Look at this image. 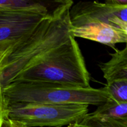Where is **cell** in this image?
Instances as JSON below:
<instances>
[{"mask_svg":"<svg viewBox=\"0 0 127 127\" xmlns=\"http://www.w3.org/2000/svg\"><path fill=\"white\" fill-rule=\"evenodd\" d=\"M73 3L66 6L53 17L45 18L32 32L12 46L0 68L1 88L38 58L69 39L71 36L69 11Z\"/></svg>","mask_w":127,"mask_h":127,"instance_id":"6da1fadb","label":"cell"},{"mask_svg":"<svg viewBox=\"0 0 127 127\" xmlns=\"http://www.w3.org/2000/svg\"><path fill=\"white\" fill-rule=\"evenodd\" d=\"M14 81L55 83L87 88L90 87V74L78 42L71 36L66 42L24 69Z\"/></svg>","mask_w":127,"mask_h":127,"instance_id":"7a4b0ae2","label":"cell"},{"mask_svg":"<svg viewBox=\"0 0 127 127\" xmlns=\"http://www.w3.org/2000/svg\"><path fill=\"white\" fill-rule=\"evenodd\" d=\"M6 102L99 106L110 97L106 87L95 89L49 83L14 81L1 88Z\"/></svg>","mask_w":127,"mask_h":127,"instance_id":"3957f363","label":"cell"},{"mask_svg":"<svg viewBox=\"0 0 127 127\" xmlns=\"http://www.w3.org/2000/svg\"><path fill=\"white\" fill-rule=\"evenodd\" d=\"M88 108L89 105L84 104L14 102L4 100L6 116L27 127L68 126L83 120L88 114Z\"/></svg>","mask_w":127,"mask_h":127,"instance_id":"277c9868","label":"cell"},{"mask_svg":"<svg viewBox=\"0 0 127 127\" xmlns=\"http://www.w3.org/2000/svg\"><path fill=\"white\" fill-rule=\"evenodd\" d=\"M70 26L86 23H104L127 31V1H79L69 11Z\"/></svg>","mask_w":127,"mask_h":127,"instance_id":"5b68a950","label":"cell"},{"mask_svg":"<svg viewBox=\"0 0 127 127\" xmlns=\"http://www.w3.org/2000/svg\"><path fill=\"white\" fill-rule=\"evenodd\" d=\"M47 17L51 16L24 11H0V44L17 43Z\"/></svg>","mask_w":127,"mask_h":127,"instance_id":"8992f818","label":"cell"},{"mask_svg":"<svg viewBox=\"0 0 127 127\" xmlns=\"http://www.w3.org/2000/svg\"><path fill=\"white\" fill-rule=\"evenodd\" d=\"M69 33L74 38L99 42L114 47L116 43H127V31L104 23H86L69 26Z\"/></svg>","mask_w":127,"mask_h":127,"instance_id":"52a82bcc","label":"cell"},{"mask_svg":"<svg viewBox=\"0 0 127 127\" xmlns=\"http://www.w3.org/2000/svg\"><path fill=\"white\" fill-rule=\"evenodd\" d=\"M72 2L69 0H0V11H24L53 17Z\"/></svg>","mask_w":127,"mask_h":127,"instance_id":"ba28073f","label":"cell"},{"mask_svg":"<svg viewBox=\"0 0 127 127\" xmlns=\"http://www.w3.org/2000/svg\"><path fill=\"white\" fill-rule=\"evenodd\" d=\"M111 58L99 64L107 83L117 80H127V47L122 50H115L110 53Z\"/></svg>","mask_w":127,"mask_h":127,"instance_id":"9c48e42d","label":"cell"},{"mask_svg":"<svg viewBox=\"0 0 127 127\" xmlns=\"http://www.w3.org/2000/svg\"><path fill=\"white\" fill-rule=\"evenodd\" d=\"M91 114L101 119L127 120V102H118L109 97Z\"/></svg>","mask_w":127,"mask_h":127,"instance_id":"30bf717a","label":"cell"},{"mask_svg":"<svg viewBox=\"0 0 127 127\" xmlns=\"http://www.w3.org/2000/svg\"><path fill=\"white\" fill-rule=\"evenodd\" d=\"M68 127H127V120L101 119L88 114L80 122L71 124Z\"/></svg>","mask_w":127,"mask_h":127,"instance_id":"8fae6325","label":"cell"},{"mask_svg":"<svg viewBox=\"0 0 127 127\" xmlns=\"http://www.w3.org/2000/svg\"><path fill=\"white\" fill-rule=\"evenodd\" d=\"M110 97L122 102H127V80H117L105 86Z\"/></svg>","mask_w":127,"mask_h":127,"instance_id":"7c38bea8","label":"cell"},{"mask_svg":"<svg viewBox=\"0 0 127 127\" xmlns=\"http://www.w3.org/2000/svg\"><path fill=\"white\" fill-rule=\"evenodd\" d=\"M0 127H27L25 125L22 123L19 122L15 121V120H11L9 119L4 113V114L2 116V120H1V126Z\"/></svg>","mask_w":127,"mask_h":127,"instance_id":"4fadbf2b","label":"cell"},{"mask_svg":"<svg viewBox=\"0 0 127 127\" xmlns=\"http://www.w3.org/2000/svg\"><path fill=\"white\" fill-rule=\"evenodd\" d=\"M16 43H4L0 44V68L4 57L11 50V48Z\"/></svg>","mask_w":127,"mask_h":127,"instance_id":"5bb4252c","label":"cell"},{"mask_svg":"<svg viewBox=\"0 0 127 127\" xmlns=\"http://www.w3.org/2000/svg\"><path fill=\"white\" fill-rule=\"evenodd\" d=\"M4 100L2 90H1V87L0 86V126H1V120H2L4 114Z\"/></svg>","mask_w":127,"mask_h":127,"instance_id":"9a60e30c","label":"cell"}]
</instances>
